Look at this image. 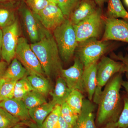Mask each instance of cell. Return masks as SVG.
I'll return each mask as SVG.
<instances>
[{
    "mask_svg": "<svg viewBox=\"0 0 128 128\" xmlns=\"http://www.w3.org/2000/svg\"><path fill=\"white\" fill-rule=\"evenodd\" d=\"M123 73L115 74L105 85L97 104L98 109L96 119V126L101 128L109 123H116L123 106L120 90Z\"/></svg>",
    "mask_w": 128,
    "mask_h": 128,
    "instance_id": "cell-1",
    "label": "cell"
},
{
    "mask_svg": "<svg viewBox=\"0 0 128 128\" xmlns=\"http://www.w3.org/2000/svg\"><path fill=\"white\" fill-rule=\"evenodd\" d=\"M30 45L45 76L49 79L60 76L62 60L52 32L47 30L40 41Z\"/></svg>",
    "mask_w": 128,
    "mask_h": 128,
    "instance_id": "cell-2",
    "label": "cell"
},
{
    "mask_svg": "<svg viewBox=\"0 0 128 128\" xmlns=\"http://www.w3.org/2000/svg\"><path fill=\"white\" fill-rule=\"evenodd\" d=\"M52 32L61 60L68 62L73 58L79 43L73 25L69 19H66Z\"/></svg>",
    "mask_w": 128,
    "mask_h": 128,
    "instance_id": "cell-3",
    "label": "cell"
},
{
    "mask_svg": "<svg viewBox=\"0 0 128 128\" xmlns=\"http://www.w3.org/2000/svg\"><path fill=\"white\" fill-rule=\"evenodd\" d=\"M118 46V44H112L109 41L92 38L79 42L75 51L76 57L82 62L84 68L98 62L108 50Z\"/></svg>",
    "mask_w": 128,
    "mask_h": 128,
    "instance_id": "cell-4",
    "label": "cell"
},
{
    "mask_svg": "<svg viewBox=\"0 0 128 128\" xmlns=\"http://www.w3.org/2000/svg\"><path fill=\"white\" fill-rule=\"evenodd\" d=\"M73 26L78 42L92 38H98L105 27L102 8L98 7L92 15Z\"/></svg>",
    "mask_w": 128,
    "mask_h": 128,
    "instance_id": "cell-5",
    "label": "cell"
},
{
    "mask_svg": "<svg viewBox=\"0 0 128 128\" xmlns=\"http://www.w3.org/2000/svg\"><path fill=\"white\" fill-rule=\"evenodd\" d=\"M122 67L120 61L104 56L101 58L97 64V86L92 98L94 103L97 104L102 88L115 74L121 72Z\"/></svg>",
    "mask_w": 128,
    "mask_h": 128,
    "instance_id": "cell-6",
    "label": "cell"
},
{
    "mask_svg": "<svg viewBox=\"0 0 128 128\" xmlns=\"http://www.w3.org/2000/svg\"><path fill=\"white\" fill-rule=\"evenodd\" d=\"M16 57L25 67L28 75L44 77L45 75L39 60L25 38L20 37L18 39Z\"/></svg>",
    "mask_w": 128,
    "mask_h": 128,
    "instance_id": "cell-7",
    "label": "cell"
},
{
    "mask_svg": "<svg viewBox=\"0 0 128 128\" xmlns=\"http://www.w3.org/2000/svg\"><path fill=\"white\" fill-rule=\"evenodd\" d=\"M18 10L32 44L40 41L48 30L41 24L36 14L33 13L26 3L23 2L19 6Z\"/></svg>",
    "mask_w": 128,
    "mask_h": 128,
    "instance_id": "cell-8",
    "label": "cell"
},
{
    "mask_svg": "<svg viewBox=\"0 0 128 128\" xmlns=\"http://www.w3.org/2000/svg\"><path fill=\"white\" fill-rule=\"evenodd\" d=\"M2 30L1 57L9 64L16 57V48L20 38V28L17 19L13 24Z\"/></svg>",
    "mask_w": 128,
    "mask_h": 128,
    "instance_id": "cell-9",
    "label": "cell"
},
{
    "mask_svg": "<svg viewBox=\"0 0 128 128\" xmlns=\"http://www.w3.org/2000/svg\"><path fill=\"white\" fill-rule=\"evenodd\" d=\"M105 27L102 40L128 43V22L118 18H104Z\"/></svg>",
    "mask_w": 128,
    "mask_h": 128,
    "instance_id": "cell-10",
    "label": "cell"
},
{
    "mask_svg": "<svg viewBox=\"0 0 128 128\" xmlns=\"http://www.w3.org/2000/svg\"><path fill=\"white\" fill-rule=\"evenodd\" d=\"M84 70L83 64L76 57L73 65L68 68L63 69L60 76L64 78L70 89L78 90L83 93L86 92L82 78Z\"/></svg>",
    "mask_w": 128,
    "mask_h": 128,
    "instance_id": "cell-11",
    "label": "cell"
},
{
    "mask_svg": "<svg viewBox=\"0 0 128 128\" xmlns=\"http://www.w3.org/2000/svg\"><path fill=\"white\" fill-rule=\"evenodd\" d=\"M36 15L44 27L50 32H52L66 19L57 5L53 3H50Z\"/></svg>",
    "mask_w": 128,
    "mask_h": 128,
    "instance_id": "cell-12",
    "label": "cell"
},
{
    "mask_svg": "<svg viewBox=\"0 0 128 128\" xmlns=\"http://www.w3.org/2000/svg\"><path fill=\"white\" fill-rule=\"evenodd\" d=\"M95 109V105L91 101L84 98L81 112L71 128H98L96 123Z\"/></svg>",
    "mask_w": 128,
    "mask_h": 128,
    "instance_id": "cell-13",
    "label": "cell"
},
{
    "mask_svg": "<svg viewBox=\"0 0 128 128\" xmlns=\"http://www.w3.org/2000/svg\"><path fill=\"white\" fill-rule=\"evenodd\" d=\"M0 107L4 108L21 121L32 120L28 110L22 100L8 98L0 102Z\"/></svg>",
    "mask_w": 128,
    "mask_h": 128,
    "instance_id": "cell-14",
    "label": "cell"
},
{
    "mask_svg": "<svg viewBox=\"0 0 128 128\" xmlns=\"http://www.w3.org/2000/svg\"><path fill=\"white\" fill-rule=\"evenodd\" d=\"M93 0H80L72 12L69 20L73 25L84 20L95 12L97 7Z\"/></svg>",
    "mask_w": 128,
    "mask_h": 128,
    "instance_id": "cell-15",
    "label": "cell"
},
{
    "mask_svg": "<svg viewBox=\"0 0 128 128\" xmlns=\"http://www.w3.org/2000/svg\"><path fill=\"white\" fill-rule=\"evenodd\" d=\"M98 62L84 67L82 76L85 92L87 93L88 99L91 101L97 86Z\"/></svg>",
    "mask_w": 128,
    "mask_h": 128,
    "instance_id": "cell-16",
    "label": "cell"
},
{
    "mask_svg": "<svg viewBox=\"0 0 128 128\" xmlns=\"http://www.w3.org/2000/svg\"><path fill=\"white\" fill-rule=\"evenodd\" d=\"M17 19L14 2H0V28L2 29L13 24Z\"/></svg>",
    "mask_w": 128,
    "mask_h": 128,
    "instance_id": "cell-17",
    "label": "cell"
},
{
    "mask_svg": "<svg viewBox=\"0 0 128 128\" xmlns=\"http://www.w3.org/2000/svg\"><path fill=\"white\" fill-rule=\"evenodd\" d=\"M72 90L68 87L64 78L62 76H58L57 78L54 89L50 94L52 96L51 102L55 106H60L66 102Z\"/></svg>",
    "mask_w": 128,
    "mask_h": 128,
    "instance_id": "cell-18",
    "label": "cell"
},
{
    "mask_svg": "<svg viewBox=\"0 0 128 128\" xmlns=\"http://www.w3.org/2000/svg\"><path fill=\"white\" fill-rule=\"evenodd\" d=\"M10 64L2 77L5 80L17 81L27 76L28 74L26 70L16 57Z\"/></svg>",
    "mask_w": 128,
    "mask_h": 128,
    "instance_id": "cell-19",
    "label": "cell"
},
{
    "mask_svg": "<svg viewBox=\"0 0 128 128\" xmlns=\"http://www.w3.org/2000/svg\"><path fill=\"white\" fill-rule=\"evenodd\" d=\"M55 106L50 102L29 109L28 112L31 119L38 126L42 128L44 121Z\"/></svg>",
    "mask_w": 128,
    "mask_h": 128,
    "instance_id": "cell-20",
    "label": "cell"
},
{
    "mask_svg": "<svg viewBox=\"0 0 128 128\" xmlns=\"http://www.w3.org/2000/svg\"><path fill=\"white\" fill-rule=\"evenodd\" d=\"M27 78L34 90L47 96L51 92V86L49 80L36 75H29Z\"/></svg>",
    "mask_w": 128,
    "mask_h": 128,
    "instance_id": "cell-21",
    "label": "cell"
},
{
    "mask_svg": "<svg viewBox=\"0 0 128 128\" xmlns=\"http://www.w3.org/2000/svg\"><path fill=\"white\" fill-rule=\"evenodd\" d=\"M107 14L108 17L121 18L128 22V12L120 0H108Z\"/></svg>",
    "mask_w": 128,
    "mask_h": 128,
    "instance_id": "cell-22",
    "label": "cell"
},
{
    "mask_svg": "<svg viewBox=\"0 0 128 128\" xmlns=\"http://www.w3.org/2000/svg\"><path fill=\"white\" fill-rule=\"evenodd\" d=\"M22 100L28 110L47 102L46 96L34 90L28 92Z\"/></svg>",
    "mask_w": 128,
    "mask_h": 128,
    "instance_id": "cell-23",
    "label": "cell"
},
{
    "mask_svg": "<svg viewBox=\"0 0 128 128\" xmlns=\"http://www.w3.org/2000/svg\"><path fill=\"white\" fill-rule=\"evenodd\" d=\"M82 93L77 90H72L66 102L76 114H79L82 109L84 99Z\"/></svg>",
    "mask_w": 128,
    "mask_h": 128,
    "instance_id": "cell-24",
    "label": "cell"
},
{
    "mask_svg": "<svg viewBox=\"0 0 128 128\" xmlns=\"http://www.w3.org/2000/svg\"><path fill=\"white\" fill-rule=\"evenodd\" d=\"M27 76L18 80L16 82L14 87L13 98L22 100L28 92L34 90L28 80Z\"/></svg>",
    "mask_w": 128,
    "mask_h": 128,
    "instance_id": "cell-25",
    "label": "cell"
},
{
    "mask_svg": "<svg viewBox=\"0 0 128 128\" xmlns=\"http://www.w3.org/2000/svg\"><path fill=\"white\" fill-rule=\"evenodd\" d=\"M60 116V106H55L52 112L44 121L42 128H58Z\"/></svg>",
    "mask_w": 128,
    "mask_h": 128,
    "instance_id": "cell-26",
    "label": "cell"
},
{
    "mask_svg": "<svg viewBox=\"0 0 128 128\" xmlns=\"http://www.w3.org/2000/svg\"><path fill=\"white\" fill-rule=\"evenodd\" d=\"M20 121V119L0 107V128H10Z\"/></svg>",
    "mask_w": 128,
    "mask_h": 128,
    "instance_id": "cell-27",
    "label": "cell"
},
{
    "mask_svg": "<svg viewBox=\"0 0 128 128\" xmlns=\"http://www.w3.org/2000/svg\"><path fill=\"white\" fill-rule=\"evenodd\" d=\"M78 115L73 112L66 102L60 105V116L71 128L76 124Z\"/></svg>",
    "mask_w": 128,
    "mask_h": 128,
    "instance_id": "cell-28",
    "label": "cell"
},
{
    "mask_svg": "<svg viewBox=\"0 0 128 128\" xmlns=\"http://www.w3.org/2000/svg\"><path fill=\"white\" fill-rule=\"evenodd\" d=\"M80 0H59L57 3L66 19H69L70 14Z\"/></svg>",
    "mask_w": 128,
    "mask_h": 128,
    "instance_id": "cell-29",
    "label": "cell"
},
{
    "mask_svg": "<svg viewBox=\"0 0 128 128\" xmlns=\"http://www.w3.org/2000/svg\"><path fill=\"white\" fill-rule=\"evenodd\" d=\"M16 82L5 81L0 89V102L8 98H13L14 87Z\"/></svg>",
    "mask_w": 128,
    "mask_h": 128,
    "instance_id": "cell-30",
    "label": "cell"
},
{
    "mask_svg": "<svg viewBox=\"0 0 128 128\" xmlns=\"http://www.w3.org/2000/svg\"><path fill=\"white\" fill-rule=\"evenodd\" d=\"M123 106L121 114L115 124L120 128H128V95L123 98Z\"/></svg>",
    "mask_w": 128,
    "mask_h": 128,
    "instance_id": "cell-31",
    "label": "cell"
},
{
    "mask_svg": "<svg viewBox=\"0 0 128 128\" xmlns=\"http://www.w3.org/2000/svg\"><path fill=\"white\" fill-rule=\"evenodd\" d=\"M25 3L33 13L38 14L50 2L48 0H26Z\"/></svg>",
    "mask_w": 128,
    "mask_h": 128,
    "instance_id": "cell-32",
    "label": "cell"
},
{
    "mask_svg": "<svg viewBox=\"0 0 128 128\" xmlns=\"http://www.w3.org/2000/svg\"><path fill=\"white\" fill-rule=\"evenodd\" d=\"M112 58L115 60L120 61L122 63L123 67L121 70L122 73H125L126 78L128 80V54L126 53L124 55L122 53H119L118 54L112 53L111 55Z\"/></svg>",
    "mask_w": 128,
    "mask_h": 128,
    "instance_id": "cell-33",
    "label": "cell"
},
{
    "mask_svg": "<svg viewBox=\"0 0 128 128\" xmlns=\"http://www.w3.org/2000/svg\"><path fill=\"white\" fill-rule=\"evenodd\" d=\"M8 64L4 60L0 62V78H2Z\"/></svg>",
    "mask_w": 128,
    "mask_h": 128,
    "instance_id": "cell-34",
    "label": "cell"
},
{
    "mask_svg": "<svg viewBox=\"0 0 128 128\" xmlns=\"http://www.w3.org/2000/svg\"><path fill=\"white\" fill-rule=\"evenodd\" d=\"M58 128H71L60 116L59 121Z\"/></svg>",
    "mask_w": 128,
    "mask_h": 128,
    "instance_id": "cell-35",
    "label": "cell"
},
{
    "mask_svg": "<svg viewBox=\"0 0 128 128\" xmlns=\"http://www.w3.org/2000/svg\"><path fill=\"white\" fill-rule=\"evenodd\" d=\"M26 124L27 125L26 128H42L38 126L32 120L26 121Z\"/></svg>",
    "mask_w": 128,
    "mask_h": 128,
    "instance_id": "cell-36",
    "label": "cell"
},
{
    "mask_svg": "<svg viewBox=\"0 0 128 128\" xmlns=\"http://www.w3.org/2000/svg\"><path fill=\"white\" fill-rule=\"evenodd\" d=\"M27 127L26 121H21L15 126L10 128H26Z\"/></svg>",
    "mask_w": 128,
    "mask_h": 128,
    "instance_id": "cell-37",
    "label": "cell"
},
{
    "mask_svg": "<svg viewBox=\"0 0 128 128\" xmlns=\"http://www.w3.org/2000/svg\"><path fill=\"white\" fill-rule=\"evenodd\" d=\"M99 128H120L115 124V123L107 124L105 126Z\"/></svg>",
    "mask_w": 128,
    "mask_h": 128,
    "instance_id": "cell-38",
    "label": "cell"
},
{
    "mask_svg": "<svg viewBox=\"0 0 128 128\" xmlns=\"http://www.w3.org/2000/svg\"><path fill=\"white\" fill-rule=\"evenodd\" d=\"M96 5L98 6V7L102 8L104 2L106 0H94Z\"/></svg>",
    "mask_w": 128,
    "mask_h": 128,
    "instance_id": "cell-39",
    "label": "cell"
},
{
    "mask_svg": "<svg viewBox=\"0 0 128 128\" xmlns=\"http://www.w3.org/2000/svg\"><path fill=\"white\" fill-rule=\"evenodd\" d=\"M122 86L124 88L128 95V80L126 81H123Z\"/></svg>",
    "mask_w": 128,
    "mask_h": 128,
    "instance_id": "cell-40",
    "label": "cell"
},
{
    "mask_svg": "<svg viewBox=\"0 0 128 128\" xmlns=\"http://www.w3.org/2000/svg\"><path fill=\"white\" fill-rule=\"evenodd\" d=\"M2 29L0 28V58L1 57L2 47Z\"/></svg>",
    "mask_w": 128,
    "mask_h": 128,
    "instance_id": "cell-41",
    "label": "cell"
},
{
    "mask_svg": "<svg viewBox=\"0 0 128 128\" xmlns=\"http://www.w3.org/2000/svg\"><path fill=\"white\" fill-rule=\"evenodd\" d=\"M21 0H2V2H14V3L19 2Z\"/></svg>",
    "mask_w": 128,
    "mask_h": 128,
    "instance_id": "cell-42",
    "label": "cell"
},
{
    "mask_svg": "<svg viewBox=\"0 0 128 128\" xmlns=\"http://www.w3.org/2000/svg\"><path fill=\"white\" fill-rule=\"evenodd\" d=\"M50 3H53V4H57L59 0H48Z\"/></svg>",
    "mask_w": 128,
    "mask_h": 128,
    "instance_id": "cell-43",
    "label": "cell"
},
{
    "mask_svg": "<svg viewBox=\"0 0 128 128\" xmlns=\"http://www.w3.org/2000/svg\"><path fill=\"white\" fill-rule=\"evenodd\" d=\"M5 81V80L3 79V78H0V89L2 84Z\"/></svg>",
    "mask_w": 128,
    "mask_h": 128,
    "instance_id": "cell-44",
    "label": "cell"
},
{
    "mask_svg": "<svg viewBox=\"0 0 128 128\" xmlns=\"http://www.w3.org/2000/svg\"><path fill=\"white\" fill-rule=\"evenodd\" d=\"M124 4L126 5V6L128 8V0H124Z\"/></svg>",
    "mask_w": 128,
    "mask_h": 128,
    "instance_id": "cell-45",
    "label": "cell"
},
{
    "mask_svg": "<svg viewBox=\"0 0 128 128\" xmlns=\"http://www.w3.org/2000/svg\"><path fill=\"white\" fill-rule=\"evenodd\" d=\"M2 2V0H0V2Z\"/></svg>",
    "mask_w": 128,
    "mask_h": 128,
    "instance_id": "cell-46",
    "label": "cell"
},
{
    "mask_svg": "<svg viewBox=\"0 0 128 128\" xmlns=\"http://www.w3.org/2000/svg\"><path fill=\"white\" fill-rule=\"evenodd\" d=\"M127 50H128V48H127Z\"/></svg>",
    "mask_w": 128,
    "mask_h": 128,
    "instance_id": "cell-47",
    "label": "cell"
}]
</instances>
